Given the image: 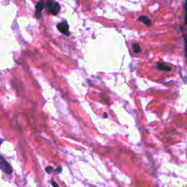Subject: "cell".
Segmentation results:
<instances>
[{
  "label": "cell",
  "instance_id": "1",
  "mask_svg": "<svg viewBox=\"0 0 187 187\" xmlns=\"http://www.w3.org/2000/svg\"><path fill=\"white\" fill-rule=\"evenodd\" d=\"M45 7L46 8L47 12L52 15H57L60 11V5L55 0H46Z\"/></svg>",
  "mask_w": 187,
  "mask_h": 187
},
{
  "label": "cell",
  "instance_id": "2",
  "mask_svg": "<svg viewBox=\"0 0 187 187\" xmlns=\"http://www.w3.org/2000/svg\"><path fill=\"white\" fill-rule=\"evenodd\" d=\"M0 169L7 175H10L13 172V169L10 167V164L1 155H0Z\"/></svg>",
  "mask_w": 187,
  "mask_h": 187
},
{
  "label": "cell",
  "instance_id": "3",
  "mask_svg": "<svg viewBox=\"0 0 187 187\" xmlns=\"http://www.w3.org/2000/svg\"><path fill=\"white\" fill-rule=\"evenodd\" d=\"M56 27L59 32L64 34H65V35L68 36L69 34V25L67 22H61V23L59 24L58 25L56 26Z\"/></svg>",
  "mask_w": 187,
  "mask_h": 187
},
{
  "label": "cell",
  "instance_id": "4",
  "mask_svg": "<svg viewBox=\"0 0 187 187\" xmlns=\"http://www.w3.org/2000/svg\"><path fill=\"white\" fill-rule=\"evenodd\" d=\"M36 13L35 16L38 19H40L42 18V10L45 8V4L43 2V1H40L39 2L37 3L36 5Z\"/></svg>",
  "mask_w": 187,
  "mask_h": 187
},
{
  "label": "cell",
  "instance_id": "5",
  "mask_svg": "<svg viewBox=\"0 0 187 187\" xmlns=\"http://www.w3.org/2000/svg\"><path fill=\"white\" fill-rule=\"evenodd\" d=\"M157 67L162 71H171V67L163 62H158L157 64Z\"/></svg>",
  "mask_w": 187,
  "mask_h": 187
},
{
  "label": "cell",
  "instance_id": "6",
  "mask_svg": "<svg viewBox=\"0 0 187 187\" xmlns=\"http://www.w3.org/2000/svg\"><path fill=\"white\" fill-rule=\"evenodd\" d=\"M139 21L143 22V24H145V25L147 26H150L151 24V20H150V18L147 16H140L138 18Z\"/></svg>",
  "mask_w": 187,
  "mask_h": 187
},
{
  "label": "cell",
  "instance_id": "7",
  "mask_svg": "<svg viewBox=\"0 0 187 187\" xmlns=\"http://www.w3.org/2000/svg\"><path fill=\"white\" fill-rule=\"evenodd\" d=\"M132 49L133 51H134V53H139L141 52V48L140 47L137 43H135V44L132 45Z\"/></svg>",
  "mask_w": 187,
  "mask_h": 187
},
{
  "label": "cell",
  "instance_id": "8",
  "mask_svg": "<svg viewBox=\"0 0 187 187\" xmlns=\"http://www.w3.org/2000/svg\"><path fill=\"white\" fill-rule=\"evenodd\" d=\"M184 10V22H185V24H186L187 25V0L185 1Z\"/></svg>",
  "mask_w": 187,
  "mask_h": 187
},
{
  "label": "cell",
  "instance_id": "9",
  "mask_svg": "<svg viewBox=\"0 0 187 187\" xmlns=\"http://www.w3.org/2000/svg\"><path fill=\"white\" fill-rule=\"evenodd\" d=\"M184 40H185V52H186V58H187V36H186L184 38Z\"/></svg>",
  "mask_w": 187,
  "mask_h": 187
},
{
  "label": "cell",
  "instance_id": "10",
  "mask_svg": "<svg viewBox=\"0 0 187 187\" xmlns=\"http://www.w3.org/2000/svg\"><path fill=\"white\" fill-rule=\"evenodd\" d=\"M53 168L52 167H51V166L47 167L46 168V171L47 172H48V173H50V172H51V171H53Z\"/></svg>",
  "mask_w": 187,
  "mask_h": 187
},
{
  "label": "cell",
  "instance_id": "11",
  "mask_svg": "<svg viewBox=\"0 0 187 187\" xmlns=\"http://www.w3.org/2000/svg\"><path fill=\"white\" fill-rule=\"evenodd\" d=\"M51 184H52V186H53V187H59V185L57 184L56 182H55V180H53V179L51 180Z\"/></svg>",
  "mask_w": 187,
  "mask_h": 187
},
{
  "label": "cell",
  "instance_id": "12",
  "mask_svg": "<svg viewBox=\"0 0 187 187\" xmlns=\"http://www.w3.org/2000/svg\"><path fill=\"white\" fill-rule=\"evenodd\" d=\"M56 171L57 172H61V168L60 167H59L57 168V169L56 170Z\"/></svg>",
  "mask_w": 187,
  "mask_h": 187
},
{
  "label": "cell",
  "instance_id": "13",
  "mask_svg": "<svg viewBox=\"0 0 187 187\" xmlns=\"http://www.w3.org/2000/svg\"><path fill=\"white\" fill-rule=\"evenodd\" d=\"M104 118H108V115H107L106 113H105L104 114Z\"/></svg>",
  "mask_w": 187,
  "mask_h": 187
},
{
  "label": "cell",
  "instance_id": "14",
  "mask_svg": "<svg viewBox=\"0 0 187 187\" xmlns=\"http://www.w3.org/2000/svg\"><path fill=\"white\" fill-rule=\"evenodd\" d=\"M2 141H3V140H0V145H1V143H2Z\"/></svg>",
  "mask_w": 187,
  "mask_h": 187
},
{
  "label": "cell",
  "instance_id": "15",
  "mask_svg": "<svg viewBox=\"0 0 187 187\" xmlns=\"http://www.w3.org/2000/svg\"><path fill=\"white\" fill-rule=\"evenodd\" d=\"M41 1H44V0H41Z\"/></svg>",
  "mask_w": 187,
  "mask_h": 187
}]
</instances>
